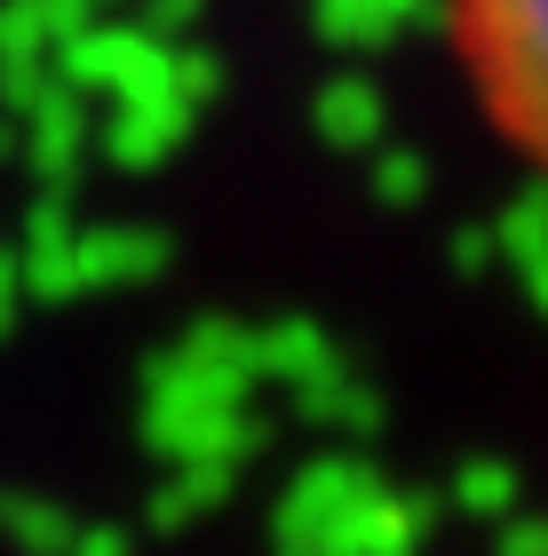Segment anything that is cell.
Masks as SVG:
<instances>
[{
  "mask_svg": "<svg viewBox=\"0 0 548 556\" xmlns=\"http://www.w3.org/2000/svg\"><path fill=\"white\" fill-rule=\"evenodd\" d=\"M437 56L477 143L548 215V0H437Z\"/></svg>",
  "mask_w": 548,
  "mask_h": 556,
  "instance_id": "obj_1",
  "label": "cell"
}]
</instances>
